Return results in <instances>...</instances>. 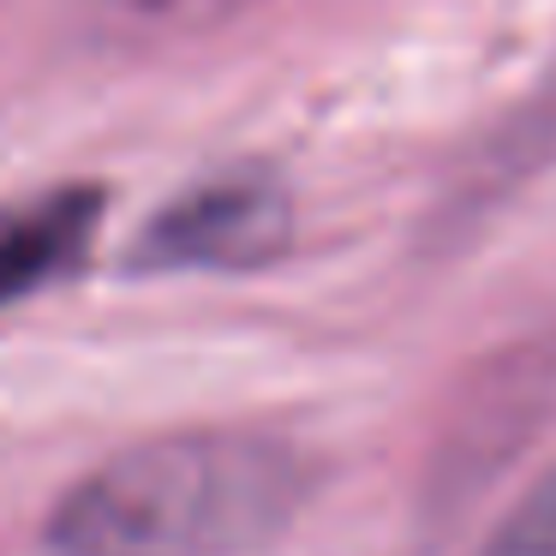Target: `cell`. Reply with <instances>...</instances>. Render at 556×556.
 <instances>
[{"instance_id": "cell-1", "label": "cell", "mask_w": 556, "mask_h": 556, "mask_svg": "<svg viewBox=\"0 0 556 556\" xmlns=\"http://www.w3.org/2000/svg\"><path fill=\"white\" fill-rule=\"evenodd\" d=\"M312 455L257 431H198L126 448L49 515L54 556H245L312 496Z\"/></svg>"}, {"instance_id": "cell-2", "label": "cell", "mask_w": 556, "mask_h": 556, "mask_svg": "<svg viewBox=\"0 0 556 556\" xmlns=\"http://www.w3.org/2000/svg\"><path fill=\"white\" fill-rule=\"evenodd\" d=\"M293 240V198L269 168H222L162 204L132 245V269H257Z\"/></svg>"}, {"instance_id": "cell-3", "label": "cell", "mask_w": 556, "mask_h": 556, "mask_svg": "<svg viewBox=\"0 0 556 556\" xmlns=\"http://www.w3.org/2000/svg\"><path fill=\"white\" fill-rule=\"evenodd\" d=\"M102 186H54L0 210V312L85 264L102 228Z\"/></svg>"}, {"instance_id": "cell-4", "label": "cell", "mask_w": 556, "mask_h": 556, "mask_svg": "<svg viewBox=\"0 0 556 556\" xmlns=\"http://www.w3.org/2000/svg\"><path fill=\"white\" fill-rule=\"evenodd\" d=\"M245 7H257V0H90L97 25L109 37H132V42L198 37V30H216L228 18H240Z\"/></svg>"}, {"instance_id": "cell-5", "label": "cell", "mask_w": 556, "mask_h": 556, "mask_svg": "<svg viewBox=\"0 0 556 556\" xmlns=\"http://www.w3.org/2000/svg\"><path fill=\"white\" fill-rule=\"evenodd\" d=\"M479 556H556V472L520 496V508L491 532Z\"/></svg>"}]
</instances>
